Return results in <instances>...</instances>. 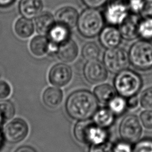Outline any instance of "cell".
Returning <instances> with one entry per match:
<instances>
[{"instance_id": "cell-8", "label": "cell", "mask_w": 152, "mask_h": 152, "mask_svg": "<svg viewBox=\"0 0 152 152\" xmlns=\"http://www.w3.org/2000/svg\"><path fill=\"white\" fill-rule=\"evenodd\" d=\"M119 131L122 139L131 144L139 140L142 129L138 117L134 115H128L121 121Z\"/></svg>"}, {"instance_id": "cell-34", "label": "cell", "mask_w": 152, "mask_h": 152, "mask_svg": "<svg viewBox=\"0 0 152 152\" xmlns=\"http://www.w3.org/2000/svg\"><path fill=\"white\" fill-rule=\"evenodd\" d=\"M140 15L143 18H152V0H143V6Z\"/></svg>"}, {"instance_id": "cell-33", "label": "cell", "mask_w": 152, "mask_h": 152, "mask_svg": "<svg viewBox=\"0 0 152 152\" xmlns=\"http://www.w3.org/2000/svg\"><path fill=\"white\" fill-rule=\"evenodd\" d=\"M11 93V87L8 83L0 80V99H6Z\"/></svg>"}, {"instance_id": "cell-30", "label": "cell", "mask_w": 152, "mask_h": 152, "mask_svg": "<svg viewBox=\"0 0 152 152\" xmlns=\"http://www.w3.org/2000/svg\"><path fill=\"white\" fill-rule=\"evenodd\" d=\"M140 121L145 128L152 129V110L147 109L142 112Z\"/></svg>"}, {"instance_id": "cell-20", "label": "cell", "mask_w": 152, "mask_h": 152, "mask_svg": "<svg viewBox=\"0 0 152 152\" xmlns=\"http://www.w3.org/2000/svg\"><path fill=\"white\" fill-rule=\"evenodd\" d=\"M49 40L47 36L39 34L33 37L29 43L31 53L36 56H43L48 53Z\"/></svg>"}, {"instance_id": "cell-40", "label": "cell", "mask_w": 152, "mask_h": 152, "mask_svg": "<svg viewBox=\"0 0 152 152\" xmlns=\"http://www.w3.org/2000/svg\"><path fill=\"white\" fill-rule=\"evenodd\" d=\"M4 141H5V140L4 133H3V129H2L0 126V150H1L4 145Z\"/></svg>"}, {"instance_id": "cell-37", "label": "cell", "mask_w": 152, "mask_h": 152, "mask_svg": "<svg viewBox=\"0 0 152 152\" xmlns=\"http://www.w3.org/2000/svg\"><path fill=\"white\" fill-rule=\"evenodd\" d=\"M126 104L127 107L130 109H134L137 107L138 104V100L135 96L130 97L128 98V100H126Z\"/></svg>"}, {"instance_id": "cell-6", "label": "cell", "mask_w": 152, "mask_h": 152, "mask_svg": "<svg viewBox=\"0 0 152 152\" xmlns=\"http://www.w3.org/2000/svg\"><path fill=\"white\" fill-rule=\"evenodd\" d=\"M129 55L123 48L107 49L103 55V64L106 69L113 74L126 69L129 64Z\"/></svg>"}, {"instance_id": "cell-35", "label": "cell", "mask_w": 152, "mask_h": 152, "mask_svg": "<svg viewBox=\"0 0 152 152\" xmlns=\"http://www.w3.org/2000/svg\"><path fill=\"white\" fill-rule=\"evenodd\" d=\"M114 152H132L130 143L125 141L118 142L113 145Z\"/></svg>"}, {"instance_id": "cell-38", "label": "cell", "mask_w": 152, "mask_h": 152, "mask_svg": "<svg viewBox=\"0 0 152 152\" xmlns=\"http://www.w3.org/2000/svg\"><path fill=\"white\" fill-rule=\"evenodd\" d=\"M14 152H37V151L32 146L28 145H23L16 148Z\"/></svg>"}, {"instance_id": "cell-31", "label": "cell", "mask_w": 152, "mask_h": 152, "mask_svg": "<svg viewBox=\"0 0 152 152\" xmlns=\"http://www.w3.org/2000/svg\"><path fill=\"white\" fill-rule=\"evenodd\" d=\"M88 152H114L113 144L106 141L99 145H93Z\"/></svg>"}, {"instance_id": "cell-4", "label": "cell", "mask_w": 152, "mask_h": 152, "mask_svg": "<svg viewBox=\"0 0 152 152\" xmlns=\"http://www.w3.org/2000/svg\"><path fill=\"white\" fill-rule=\"evenodd\" d=\"M142 85L141 77L135 71L125 69L117 73L114 79L116 92L124 98L136 96Z\"/></svg>"}, {"instance_id": "cell-14", "label": "cell", "mask_w": 152, "mask_h": 152, "mask_svg": "<svg viewBox=\"0 0 152 152\" xmlns=\"http://www.w3.org/2000/svg\"><path fill=\"white\" fill-rule=\"evenodd\" d=\"M78 54V46L71 38L59 45L56 53L58 59L64 62H71L76 59Z\"/></svg>"}, {"instance_id": "cell-23", "label": "cell", "mask_w": 152, "mask_h": 152, "mask_svg": "<svg viewBox=\"0 0 152 152\" xmlns=\"http://www.w3.org/2000/svg\"><path fill=\"white\" fill-rule=\"evenodd\" d=\"M94 94L99 102L106 104L116 96V91L110 84H102L94 88Z\"/></svg>"}, {"instance_id": "cell-18", "label": "cell", "mask_w": 152, "mask_h": 152, "mask_svg": "<svg viewBox=\"0 0 152 152\" xmlns=\"http://www.w3.org/2000/svg\"><path fill=\"white\" fill-rule=\"evenodd\" d=\"M35 26L32 20L23 16L17 18L14 24L15 34L22 39L30 37L33 34Z\"/></svg>"}, {"instance_id": "cell-1", "label": "cell", "mask_w": 152, "mask_h": 152, "mask_svg": "<svg viewBox=\"0 0 152 152\" xmlns=\"http://www.w3.org/2000/svg\"><path fill=\"white\" fill-rule=\"evenodd\" d=\"M65 109L73 119L87 120L93 117L98 109V100L94 94L88 90H76L68 97Z\"/></svg>"}, {"instance_id": "cell-16", "label": "cell", "mask_w": 152, "mask_h": 152, "mask_svg": "<svg viewBox=\"0 0 152 152\" xmlns=\"http://www.w3.org/2000/svg\"><path fill=\"white\" fill-rule=\"evenodd\" d=\"M43 7L42 0H20L18 4L20 14L31 20L35 18L42 12Z\"/></svg>"}, {"instance_id": "cell-28", "label": "cell", "mask_w": 152, "mask_h": 152, "mask_svg": "<svg viewBox=\"0 0 152 152\" xmlns=\"http://www.w3.org/2000/svg\"><path fill=\"white\" fill-rule=\"evenodd\" d=\"M140 102L143 108L152 110V87L146 88L141 93Z\"/></svg>"}, {"instance_id": "cell-9", "label": "cell", "mask_w": 152, "mask_h": 152, "mask_svg": "<svg viewBox=\"0 0 152 152\" xmlns=\"http://www.w3.org/2000/svg\"><path fill=\"white\" fill-rule=\"evenodd\" d=\"M28 132V124L21 118L12 119L5 124L3 129L5 140L12 144L18 143L24 140Z\"/></svg>"}, {"instance_id": "cell-2", "label": "cell", "mask_w": 152, "mask_h": 152, "mask_svg": "<svg viewBox=\"0 0 152 152\" xmlns=\"http://www.w3.org/2000/svg\"><path fill=\"white\" fill-rule=\"evenodd\" d=\"M73 133L77 141L86 144L99 145L107 141L106 129L88 119L78 121L74 126Z\"/></svg>"}, {"instance_id": "cell-13", "label": "cell", "mask_w": 152, "mask_h": 152, "mask_svg": "<svg viewBox=\"0 0 152 152\" xmlns=\"http://www.w3.org/2000/svg\"><path fill=\"white\" fill-rule=\"evenodd\" d=\"M140 20L138 15L131 14L119 26V30L123 39L132 40L138 36V27Z\"/></svg>"}, {"instance_id": "cell-27", "label": "cell", "mask_w": 152, "mask_h": 152, "mask_svg": "<svg viewBox=\"0 0 152 152\" xmlns=\"http://www.w3.org/2000/svg\"><path fill=\"white\" fill-rule=\"evenodd\" d=\"M109 108L115 115H121L127 108L126 100L122 96L114 97L109 103Z\"/></svg>"}, {"instance_id": "cell-19", "label": "cell", "mask_w": 152, "mask_h": 152, "mask_svg": "<svg viewBox=\"0 0 152 152\" xmlns=\"http://www.w3.org/2000/svg\"><path fill=\"white\" fill-rule=\"evenodd\" d=\"M56 23L55 17L48 11L42 12L35 18V30L39 34L46 35L50 28Z\"/></svg>"}, {"instance_id": "cell-29", "label": "cell", "mask_w": 152, "mask_h": 152, "mask_svg": "<svg viewBox=\"0 0 152 152\" xmlns=\"http://www.w3.org/2000/svg\"><path fill=\"white\" fill-rule=\"evenodd\" d=\"M132 152H152V139L144 138L135 142Z\"/></svg>"}, {"instance_id": "cell-15", "label": "cell", "mask_w": 152, "mask_h": 152, "mask_svg": "<svg viewBox=\"0 0 152 152\" xmlns=\"http://www.w3.org/2000/svg\"><path fill=\"white\" fill-rule=\"evenodd\" d=\"M79 14L78 11L72 7H64L59 9L55 13L56 22L63 24L69 28L77 26Z\"/></svg>"}, {"instance_id": "cell-32", "label": "cell", "mask_w": 152, "mask_h": 152, "mask_svg": "<svg viewBox=\"0 0 152 152\" xmlns=\"http://www.w3.org/2000/svg\"><path fill=\"white\" fill-rule=\"evenodd\" d=\"M130 12L135 15H140L143 6V0H128Z\"/></svg>"}, {"instance_id": "cell-5", "label": "cell", "mask_w": 152, "mask_h": 152, "mask_svg": "<svg viewBox=\"0 0 152 152\" xmlns=\"http://www.w3.org/2000/svg\"><path fill=\"white\" fill-rule=\"evenodd\" d=\"M129 59L136 69L146 71L152 68V44L146 40H140L131 46Z\"/></svg>"}, {"instance_id": "cell-26", "label": "cell", "mask_w": 152, "mask_h": 152, "mask_svg": "<svg viewBox=\"0 0 152 152\" xmlns=\"http://www.w3.org/2000/svg\"><path fill=\"white\" fill-rule=\"evenodd\" d=\"M81 53L83 58L87 61L95 60L99 58L100 49L95 42H89L83 46Z\"/></svg>"}, {"instance_id": "cell-22", "label": "cell", "mask_w": 152, "mask_h": 152, "mask_svg": "<svg viewBox=\"0 0 152 152\" xmlns=\"http://www.w3.org/2000/svg\"><path fill=\"white\" fill-rule=\"evenodd\" d=\"M93 121L97 126L106 129L115 121V114L109 108L98 109L93 116Z\"/></svg>"}, {"instance_id": "cell-7", "label": "cell", "mask_w": 152, "mask_h": 152, "mask_svg": "<svg viewBox=\"0 0 152 152\" xmlns=\"http://www.w3.org/2000/svg\"><path fill=\"white\" fill-rule=\"evenodd\" d=\"M128 0H110L104 11V21L109 25L119 26L129 15Z\"/></svg>"}, {"instance_id": "cell-3", "label": "cell", "mask_w": 152, "mask_h": 152, "mask_svg": "<svg viewBox=\"0 0 152 152\" xmlns=\"http://www.w3.org/2000/svg\"><path fill=\"white\" fill-rule=\"evenodd\" d=\"M104 18L97 9L87 8L79 15L77 27L84 37L93 38L99 34L104 26Z\"/></svg>"}, {"instance_id": "cell-39", "label": "cell", "mask_w": 152, "mask_h": 152, "mask_svg": "<svg viewBox=\"0 0 152 152\" xmlns=\"http://www.w3.org/2000/svg\"><path fill=\"white\" fill-rule=\"evenodd\" d=\"M15 0H0V8H7L11 6Z\"/></svg>"}, {"instance_id": "cell-17", "label": "cell", "mask_w": 152, "mask_h": 152, "mask_svg": "<svg viewBox=\"0 0 152 152\" xmlns=\"http://www.w3.org/2000/svg\"><path fill=\"white\" fill-rule=\"evenodd\" d=\"M70 29L65 25L56 22L50 28L46 36L50 42L59 46L70 39Z\"/></svg>"}, {"instance_id": "cell-10", "label": "cell", "mask_w": 152, "mask_h": 152, "mask_svg": "<svg viewBox=\"0 0 152 152\" xmlns=\"http://www.w3.org/2000/svg\"><path fill=\"white\" fill-rule=\"evenodd\" d=\"M83 75L87 82L97 84L107 78V69L104 64L97 59L87 61L83 68Z\"/></svg>"}, {"instance_id": "cell-41", "label": "cell", "mask_w": 152, "mask_h": 152, "mask_svg": "<svg viewBox=\"0 0 152 152\" xmlns=\"http://www.w3.org/2000/svg\"><path fill=\"white\" fill-rule=\"evenodd\" d=\"M1 71H0V77H1Z\"/></svg>"}, {"instance_id": "cell-25", "label": "cell", "mask_w": 152, "mask_h": 152, "mask_svg": "<svg viewBox=\"0 0 152 152\" xmlns=\"http://www.w3.org/2000/svg\"><path fill=\"white\" fill-rule=\"evenodd\" d=\"M138 36L142 39L150 40L152 39V18L144 17L140 19L138 27Z\"/></svg>"}, {"instance_id": "cell-36", "label": "cell", "mask_w": 152, "mask_h": 152, "mask_svg": "<svg viewBox=\"0 0 152 152\" xmlns=\"http://www.w3.org/2000/svg\"><path fill=\"white\" fill-rule=\"evenodd\" d=\"M82 2L85 5L87 8H99L106 3H107L108 0H81Z\"/></svg>"}, {"instance_id": "cell-11", "label": "cell", "mask_w": 152, "mask_h": 152, "mask_svg": "<svg viewBox=\"0 0 152 152\" xmlns=\"http://www.w3.org/2000/svg\"><path fill=\"white\" fill-rule=\"evenodd\" d=\"M72 76L71 68L64 63L54 65L49 72V81L56 87H62L68 84Z\"/></svg>"}, {"instance_id": "cell-12", "label": "cell", "mask_w": 152, "mask_h": 152, "mask_svg": "<svg viewBox=\"0 0 152 152\" xmlns=\"http://www.w3.org/2000/svg\"><path fill=\"white\" fill-rule=\"evenodd\" d=\"M99 36L100 44L106 49L118 47L122 38L119 30L112 25L103 27Z\"/></svg>"}, {"instance_id": "cell-24", "label": "cell", "mask_w": 152, "mask_h": 152, "mask_svg": "<svg viewBox=\"0 0 152 152\" xmlns=\"http://www.w3.org/2000/svg\"><path fill=\"white\" fill-rule=\"evenodd\" d=\"M15 112V107L12 101L0 99V126L5 125L13 119Z\"/></svg>"}, {"instance_id": "cell-21", "label": "cell", "mask_w": 152, "mask_h": 152, "mask_svg": "<svg viewBox=\"0 0 152 152\" xmlns=\"http://www.w3.org/2000/svg\"><path fill=\"white\" fill-rule=\"evenodd\" d=\"M63 99V93L57 87H48L43 92L42 99L44 104L48 107L54 109L58 107Z\"/></svg>"}]
</instances>
